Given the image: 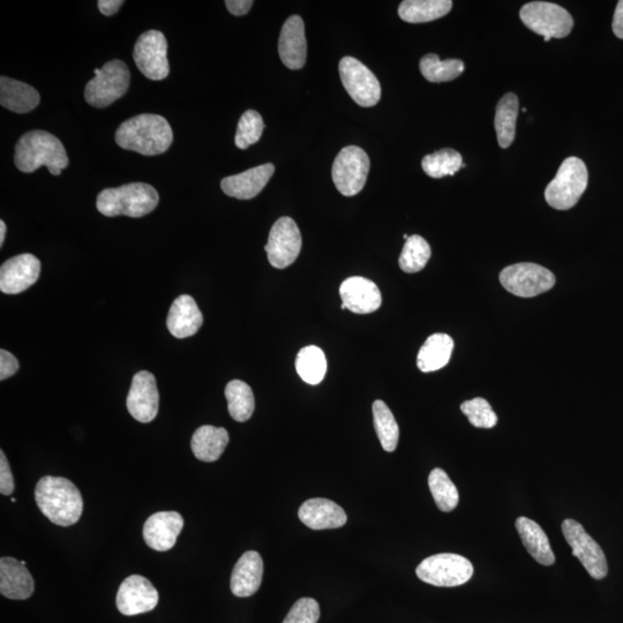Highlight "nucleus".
<instances>
[{
	"label": "nucleus",
	"instance_id": "obj_1",
	"mask_svg": "<svg viewBox=\"0 0 623 623\" xmlns=\"http://www.w3.org/2000/svg\"><path fill=\"white\" fill-rule=\"evenodd\" d=\"M35 501L47 519L64 528L78 523L84 512L78 487L63 477L41 478L36 485Z\"/></svg>",
	"mask_w": 623,
	"mask_h": 623
},
{
	"label": "nucleus",
	"instance_id": "obj_2",
	"mask_svg": "<svg viewBox=\"0 0 623 623\" xmlns=\"http://www.w3.org/2000/svg\"><path fill=\"white\" fill-rule=\"evenodd\" d=\"M115 139L119 147L155 156L167 152L174 141V132L164 117L145 114L126 120L118 127Z\"/></svg>",
	"mask_w": 623,
	"mask_h": 623
},
{
	"label": "nucleus",
	"instance_id": "obj_3",
	"mask_svg": "<svg viewBox=\"0 0 623 623\" xmlns=\"http://www.w3.org/2000/svg\"><path fill=\"white\" fill-rule=\"evenodd\" d=\"M14 163L25 174H32L45 165L51 175L58 176L70 161L62 141L54 134L30 131L22 135L15 146Z\"/></svg>",
	"mask_w": 623,
	"mask_h": 623
},
{
	"label": "nucleus",
	"instance_id": "obj_4",
	"mask_svg": "<svg viewBox=\"0 0 623 623\" xmlns=\"http://www.w3.org/2000/svg\"><path fill=\"white\" fill-rule=\"evenodd\" d=\"M159 201V193L153 186L131 183L116 189L103 190L97 197L96 207L104 216L125 215L139 219L152 213Z\"/></svg>",
	"mask_w": 623,
	"mask_h": 623
},
{
	"label": "nucleus",
	"instance_id": "obj_5",
	"mask_svg": "<svg viewBox=\"0 0 623 623\" xmlns=\"http://www.w3.org/2000/svg\"><path fill=\"white\" fill-rule=\"evenodd\" d=\"M588 182L587 165L579 157H568L546 187L547 204L558 210L572 209L587 190Z\"/></svg>",
	"mask_w": 623,
	"mask_h": 623
},
{
	"label": "nucleus",
	"instance_id": "obj_6",
	"mask_svg": "<svg viewBox=\"0 0 623 623\" xmlns=\"http://www.w3.org/2000/svg\"><path fill=\"white\" fill-rule=\"evenodd\" d=\"M86 86L85 99L94 108H107L129 90L131 73L122 60L115 59L96 69Z\"/></svg>",
	"mask_w": 623,
	"mask_h": 623
},
{
	"label": "nucleus",
	"instance_id": "obj_7",
	"mask_svg": "<svg viewBox=\"0 0 623 623\" xmlns=\"http://www.w3.org/2000/svg\"><path fill=\"white\" fill-rule=\"evenodd\" d=\"M416 574L420 581L434 587L454 588L470 581L474 566L462 555L442 553L420 562Z\"/></svg>",
	"mask_w": 623,
	"mask_h": 623
},
{
	"label": "nucleus",
	"instance_id": "obj_8",
	"mask_svg": "<svg viewBox=\"0 0 623 623\" xmlns=\"http://www.w3.org/2000/svg\"><path fill=\"white\" fill-rule=\"evenodd\" d=\"M520 18L532 32L544 36V40L564 39L572 33L574 20L572 15L560 5L547 2L525 4Z\"/></svg>",
	"mask_w": 623,
	"mask_h": 623
},
{
	"label": "nucleus",
	"instance_id": "obj_9",
	"mask_svg": "<svg viewBox=\"0 0 623 623\" xmlns=\"http://www.w3.org/2000/svg\"><path fill=\"white\" fill-rule=\"evenodd\" d=\"M502 287L510 294L522 298H531L544 294L555 285V276L551 270L521 262L502 270L499 276Z\"/></svg>",
	"mask_w": 623,
	"mask_h": 623
},
{
	"label": "nucleus",
	"instance_id": "obj_10",
	"mask_svg": "<svg viewBox=\"0 0 623 623\" xmlns=\"http://www.w3.org/2000/svg\"><path fill=\"white\" fill-rule=\"evenodd\" d=\"M370 171L369 155L357 146L341 150L333 164V182L345 197H354L364 189Z\"/></svg>",
	"mask_w": 623,
	"mask_h": 623
},
{
	"label": "nucleus",
	"instance_id": "obj_11",
	"mask_svg": "<svg viewBox=\"0 0 623 623\" xmlns=\"http://www.w3.org/2000/svg\"><path fill=\"white\" fill-rule=\"evenodd\" d=\"M339 70L345 90L360 107L371 108L379 103L380 82L362 62L354 57H344Z\"/></svg>",
	"mask_w": 623,
	"mask_h": 623
},
{
	"label": "nucleus",
	"instance_id": "obj_12",
	"mask_svg": "<svg viewBox=\"0 0 623 623\" xmlns=\"http://www.w3.org/2000/svg\"><path fill=\"white\" fill-rule=\"evenodd\" d=\"M133 58L147 79L159 81L168 77V42L159 30H149L135 43Z\"/></svg>",
	"mask_w": 623,
	"mask_h": 623
},
{
	"label": "nucleus",
	"instance_id": "obj_13",
	"mask_svg": "<svg viewBox=\"0 0 623 623\" xmlns=\"http://www.w3.org/2000/svg\"><path fill=\"white\" fill-rule=\"evenodd\" d=\"M562 532L573 554L581 561L587 572L595 580H603L609 573L607 560L602 547L599 546L579 522L565 520Z\"/></svg>",
	"mask_w": 623,
	"mask_h": 623
},
{
	"label": "nucleus",
	"instance_id": "obj_14",
	"mask_svg": "<svg viewBox=\"0 0 623 623\" xmlns=\"http://www.w3.org/2000/svg\"><path fill=\"white\" fill-rule=\"evenodd\" d=\"M302 244V234L297 223L290 217H281L270 230L265 246L270 265L277 269L291 266L302 251Z\"/></svg>",
	"mask_w": 623,
	"mask_h": 623
},
{
	"label": "nucleus",
	"instance_id": "obj_15",
	"mask_svg": "<svg viewBox=\"0 0 623 623\" xmlns=\"http://www.w3.org/2000/svg\"><path fill=\"white\" fill-rule=\"evenodd\" d=\"M159 599V592L146 577L132 575L120 584L116 604L120 613L133 617L153 611L159 604Z\"/></svg>",
	"mask_w": 623,
	"mask_h": 623
},
{
	"label": "nucleus",
	"instance_id": "obj_16",
	"mask_svg": "<svg viewBox=\"0 0 623 623\" xmlns=\"http://www.w3.org/2000/svg\"><path fill=\"white\" fill-rule=\"evenodd\" d=\"M126 405L130 415L138 422H153L159 414L160 394L152 373L141 371L134 375Z\"/></svg>",
	"mask_w": 623,
	"mask_h": 623
},
{
	"label": "nucleus",
	"instance_id": "obj_17",
	"mask_svg": "<svg viewBox=\"0 0 623 623\" xmlns=\"http://www.w3.org/2000/svg\"><path fill=\"white\" fill-rule=\"evenodd\" d=\"M41 261L33 254H20L4 262L0 268V290L6 295H18L39 280Z\"/></svg>",
	"mask_w": 623,
	"mask_h": 623
},
{
	"label": "nucleus",
	"instance_id": "obj_18",
	"mask_svg": "<svg viewBox=\"0 0 623 623\" xmlns=\"http://www.w3.org/2000/svg\"><path fill=\"white\" fill-rule=\"evenodd\" d=\"M183 528L182 515L177 512H160L148 517L142 532L150 549L167 552L176 545Z\"/></svg>",
	"mask_w": 623,
	"mask_h": 623
},
{
	"label": "nucleus",
	"instance_id": "obj_19",
	"mask_svg": "<svg viewBox=\"0 0 623 623\" xmlns=\"http://www.w3.org/2000/svg\"><path fill=\"white\" fill-rule=\"evenodd\" d=\"M345 309L357 314H369L380 309L382 297L377 284L362 276L349 277L340 288Z\"/></svg>",
	"mask_w": 623,
	"mask_h": 623
},
{
	"label": "nucleus",
	"instance_id": "obj_20",
	"mask_svg": "<svg viewBox=\"0 0 623 623\" xmlns=\"http://www.w3.org/2000/svg\"><path fill=\"white\" fill-rule=\"evenodd\" d=\"M282 63L290 70L303 69L307 57V43L304 21L299 15H292L283 25L279 41Z\"/></svg>",
	"mask_w": 623,
	"mask_h": 623
},
{
	"label": "nucleus",
	"instance_id": "obj_21",
	"mask_svg": "<svg viewBox=\"0 0 623 623\" xmlns=\"http://www.w3.org/2000/svg\"><path fill=\"white\" fill-rule=\"evenodd\" d=\"M35 583L25 561L10 557L0 559V594L13 600H26L33 596Z\"/></svg>",
	"mask_w": 623,
	"mask_h": 623
},
{
	"label": "nucleus",
	"instance_id": "obj_22",
	"mask_svg": "<svg viewBox=\"0 0 623 623\" xmlns=\"http://www.w3.org/2000/svg\"><path fill=\"white\" fill-rule=\"evenodd\" d=\"M274 172V164H262L243 174L224 178L221 182V189L231 198L250 200L265 189Z\"/></svg>",
	"mask_w": 623,
	"mask_h": 623
},
{
	"label": "nucleus",
	"instance_id": "obj_23",
	"mask_svg": "<svg viewBox=\"0 0 623 623\" xmlns=\"http://www.w3.org/2000/svg\"><path fill=\"white\" fill-rule=\"evenodd\" d=\"M299 520L312 530L342 528L348 521L344 509L328 499H311L304 502L298 512Z\"/></svg>",
	"mask_w": 623,
	"mask_h": 623
},
{
	"label": "nucleus",
	"instance_id": "obj_24",
	"mask_svg": "<svg viewBox=\"0 0 623 623\" xmlns=\"http://www.w3.org/2000/svg\"><path fill=\"white\" fill-rule=\"evenodd\" d=\"M264 576V561L255 551L245 552L232 570L230 588L239 598L257 594Z\"/></svg>",
	"mask_w": 623,
	"mask_h": 623
},
{
	"label": "nucleus",
	"instance_id": "obj_25",
	"mask_svg": "<svg viewBox=\"0 0 623 623\" xmlns=\"http://www.w3.org/2000/svg\"><path fill=\"white\" fill-rule=\"evenodd\" d=\"M204 317L193 297L179 296L171 305L167 326L176 339H187L199 332Z\"/></svg>",
	"mask_w": 623,
	"mask_h": 623
},
{
	"label": "nucleus",
	"instance_id": "obj_26",
	"mask_svg": "<svg viewBox=\"0 0 623 623\" xmlns=\"http://www.w3.org/2000/svg\"><path fill=\"white\" fill-rule=\"evenodd\" d=\"M39 92L25 82L11 78H0V103L15 114H28L40 104Z\"/></svg>",
	"mask_w": 623,
	"mask_h": 623
},
{
	"label": "nucleus",
	"instance_id": "obj_27",
	"mask_svg": "<svg viewBox=\"0 0 623 623\" xmlns=\"http://www.w3.org/2000/svg\"><path fill=\"white\" fill-rule=\"evenodd\" d=\"M229 444V433L223 427L205 425L194 432L191 448L199 461L212 463L220 459Z\"/></svg>",
	"mask_w": 623,
	"mask_h": 623
},
{
	"label": "nucleus",
	"instance_id": "obj_28",
	"mask_svg": "<svg viewBox=\"0 0 623 623\" xmlns=\"http://www.w3.org/2000/svg\"><path fill=\"white\" fill-rule=\"evenodd\" d=\"M516 529L519 531L525 549L538 564L554 565L555 557L549 537L535 521L528 519V517H519L516 520Z\"/></svg>",
	"mask_w": 623,
	"mask_h": 623
},
{
	"label": "nucleus",
	"instance_id": "obj_29",
	"mask_svg": "<svg viewBox=\"0 0 623 623\" xmlns=\"http://www.w3.org/2000/svg\"><path fill=\"white\" fill-rule=\"evenodd\" d=\"M454 350V341L447 334H433L420 348L417 357L418 369L424 373L435 372L449 363Z\"/></svg>",
	"mask_w": 623,
	"mask_h": 623
},
{
	"label": "nucleus",
	"instance_id": "obj_30",
	"mask_svg": "<svg viewBox=\"0 0 623 623\" xmlns=\"http://www.w3.org/2000/svg\"><path fill=\"white\" fill-rule=\"evenodd\" d=\"M452 9L450 0H405L399 7V15L409 24H424L445 17Z\"/></svg>",
	"mask_w": 623,
	"mask_h": 623
},
{
	"label": "nucleus",
	"instance_id": "obj_31",
	"mask_svg": "<svg viewBox=\"0 0 623 623\" xmlns=\"http://www.w3.org/2000/svg\"><path fill=\"white\" fill-rule=\"evenodd\" d=\"M519 107V97L513 93L506 94L497 105L494 126L501 148H508L512 146L515 140Z\"/></svg>",
	"mask_w": 623,
	"mask_h": 623
},
{
	"label": "nucleus",
	"instance_id": "obj_32",
	"mask_svg": "<svg viewBox=\"0 0 623 623\" xmlns=\"http://www.w3.org/2000/svg\"><path fill=\"white\" fill-rule=\"evenodd\" d=\"M229 414L236 422L244 423L249 420L255 409V400L252 389L244 381H230L225 387Z\"/></svg>",
	"mask_w": 623,
	"mask_h": 623
},
{
	"label": "nucleus",
	"instance_id": "obj_33",
	"mask_svg": "<svg viewBox=\"0 0 623 623\" xmlns=\"http://www.w3.org/2000/svg\"><path fill=\"white\" fill-rule=\"evenodd\" d=\"M296 370L306 384L313 386L320 384L327 372L324 351L314 345L300 350L296 359Z\"/></svg>",
	"mask_w": 623,
	"mask_h": 623
},
{
	"label": "nucleus",
	"instance_id": "obj_34",
	"mask_svg": "<svg viewBox=\"0 0 623 623\" xmlns=\"http://www.w3.org/2000/svg\"><path fill=\"white\" fill-rule=\"evenodd\" d=\"M374 427L382 448L388 453L395 452L400 439V429L393 412L384 401L373 403Z\"/></svg>",
	"mask_w": 623,
	"mask_h": 623
},
{
	"label": "nucleus",
	"instance_id": "obj_35",
	"mask_svg": "<svg viewBox=\"0 0 623 623\" xmlns=\"http://www.w3.org/2000/svg\"><path fill=\"white\" fill-rule=\"evenodd\" d=\"M420 72L430 82H447L459 78L464 72V63L460 59L440 60L438 55L429 54L420 60Z\"/></svg>",
	"mask_w": 623,
	"mask_h": 623
},
{
	"label": "nucleus",
	"instance_id": "obj_36",
	"mask_svg": "<svg viewBox=\"0 0 623 623\" xmlns=\"http://www.w3.org/2000/svg\"><path fill=\"white\" fill-rule=\"evenodd\" d=\"M462 165V155L450 148L427 155L422 161L425 174L435 179L454 176L457 171H460Z\"/></svg>",
	"mask_w": 623,
	"mask_h": 623
},
{
	"label": "nucleus",
	"instance_id": "obj_37",
	"mask_svg": "<svg viewBox=\"0 0 623 623\" xmlns=\"http://www.w3.org/2000/svg\"><path fill=\"white\" fill-rule=\"evenodd\" d=\"M429 486L435 504L441 512H452L459 505V491L444 470L437 468L431 472Z\"/></svg>",
	"mask_w": 623,
	"mask_h": 623
},
{
	"label": "nucleus",
	"instance_id": "obj_38",
	"mask_svg": "<svg viewBox=\"0 0 623 623\" xmlns=\"http://www.w3.org/2000/svg\"><path fill=\"white\" fill-rule=\"evenodd\" d=\"M431 254V246L423 237L411 236L404 244L399 260L400 267L404 273H418L425 268Z\"/></svg>",
	"mask_w": 623,
	"mask_h": 623
},
{
	"label": "nucleus",
	"instance_id": "obj_39",
	"mask_svg": "<svg viewBox=\"0 0 623 623\" xmlns=\"http://www.w3.org/2000/svg\"><path fill=\"white\" fill-rule=\"evenodd\" d=\"M264 130V119H262L259 112L255 110H247L239 119L235 138L236 146L239 149H247L250 146L257 144V142L261 139Z\"/></svg>",
	"mask_w": 623,
	"mask_h": 623
},
{
	"label": "nucleus",
	"instance_id": "obj_40",
	"mask_svg": "<svg viewBox=\"0 0 623 623\" xmlns=\"http://www.w3.org/2000/svg\"><path fill=\"white\" fill-rule=\"evenodd\" d=\"M461 410L468 417L470 424L478 429H493L498 424V416L491 404L482 397L462 403Z\"/></svg>",
	"mask_w": 623,
	"mask_h": 623
},
{
	"label": "nucleus",
	"instance_id": "obj_41",
	"mask_svg": "<svg viewBox=\"0 0 623 623\" xmlns=\"http://www.w3.org/2000/svg\"><path fill=\"white\" fill-rule=\"evenodd\" d=\"M320 606L313 598H300L291 607L283 623H318L320 619Z\"/></svg>",
	"mask_w": 623,
	"mask_h": 623
},
{
	"label": "nucleus",
	"instance_id": "obj_42",
	"mask_svg": "<svg viewBox=\"0 0 623 623\" xmlns=\"http://www.w3.org/2000/svg\"><path fill=\"white\" fill-rule=\"evenodd\" d=\"M14 492V478L5 453L0 450V493L11 495Z\"/></svg>",
	"mask_w": 623,
	"mask_h": 623
},
{
	"label": "nucleus",
	"instance_id": "obj_43",
	"mask_svg": "<svg viewBox=\"0 0 623 623\" xmlns=\"http://www.w3.org/2000/svg\"><path fill=\"white\" fill-rule=\"evenodd\" d=\"M19 370L18 359L11 352L0 350V380L9 379Z\"/></svg>",
	"mask_w": 623,
	"mask_h": 623
},
{
	"label": "nucleus",
	"instance_id": "obj_44",
	"mask_svg": "<svg viewBox=\"0 0 623 623\" xmlns=\"http://www.w3.org/2000/svg\"><path fill=\"white\" fill-rule=\"evenodd\" d=\"M252 5V0H228V2H225L228 11L236 15V17L249 13Z\"/></svg>",
	"mask_w": 623,
	"mask_h": 623
},
{
	"label": "nucleus",
	"instance_id": "obj_45",
	"mask_svg": "<svg viewBox=\"0 0 623 623\" xmlns=\"http://www.w3.org/2000/svg\"><path fill=\"white\" fill-rule=\"evenodd\" d=\"M123 4V0H100V2L97 3L100 12L105 15V17H111V15L116 14Z\"/></svg>",
	"mask_w": 623,
	"mask_h": 623
},
{
	"label": "nucleus",
	"instance_id": "obj_46",
	"mask_svg": "<svg viewBox=\"0 0 623 623\" xmlns=\"http://www.w3.org/2000/svg\"><path fill=\"white\" fill-rule=\"evenodd\" d=\"M612 28L615 36L623 40V0H620L615 9Z\"/></svg>",
	"mask_w": 623,
	"mask_h": 623
},
{
	"label": "nucleus",
	"instance_id": "obj_47",
	"mask_svg": "<svg viewBox=\"0 0 623 623\" xmlns=\"http://www.w3.org/2000/svg\"><path fill=\"white\" fill-rule=\"evenodd\" d=\"M6 235V224L4 221H0V246H3Z\"/></svg>",
	"mask_w": 623,
	"mask_h": 623
},
{
	"label": "nucleus",
	"instance_id": "obj_48",
	"mask_svg": "<svg viewBox=\"0 0 623 623\" xmlns=\"http://www.w3.org/2000/svg\"><path fill=\"white\" fill-rule=\"evenodd\" d=\"M12 502H17V500H15L14 498L11 499Z\"/></svg>",
	"mask_w": 623,
	"mask_h": 623
}]
</instances>
